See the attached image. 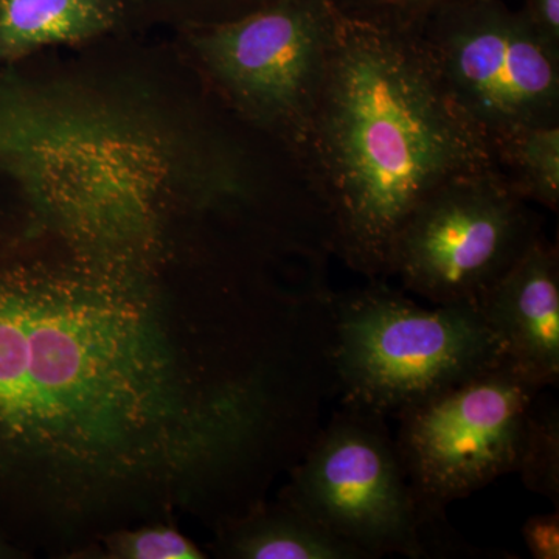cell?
I'll use <instances>...</instances> for the list:
<instances>
[{
	"label": "cell",
	"instance_id": "obj_1",
	"mask_svg": "<svg viewBox=\"0 0 559 559\" xmlns=\"http://www.w3.org/2000/svg\"><path fill=\"white\" fill-rule=\"evenodd\" d=\"M280 428L270 390L187 377L153 310L112 286L0 277V455L229 466Z\"/></svg>",
	"mask_w": 559,
	"mask_h": 559
},
{
	"label": "cell",
	"instance_id": "obj_2",
	"mask_svg": "<svg viewBox=\"0 0 559 559\" xmlns=\"http://www.w3.org/2000/svg\"><path fill=\"white\" fill-rule=\"evenodd\" d=\"M299 154L330 252L369 280L389 277L396 237L429 194L498 170L491 139L444 86L417 21L341 9Z\"/></svg>",
	"mask_w": 559,
	"mask_h": 559
},
{
	"label": "cell",
	"instance_id": "obj_3",
	"mask_svg": "<svg viewBox=\"0 0 559 559\" xmlns=\"http://www.w3.org/2000/svg\"><path fill=\"white\" fill-rule=\"evenodd\" d=\"M331 364L342 404L400 412L503 362L477 304L421 307L384 278L329 296Z\"/></svg>",
	"mask_w": 559,
	"mask_h": 559
},
{
	"label": "cell",
	"instance_id": "obj_4",
	"mask_svg": "<svg viewBox=\"0 0 559 559\" xmlns=\"http://www.w3.org/2000/svg\"><path fill=\"white\" fill-rule=\"evenodd\" d=\"M283 502L367 559L439 558L388 417L377 412L342 404L297 460Z\"/></svg>",
	"mask_w": 559,
	"mask_h": 559
},
{
	"label": "cell",
	"instance_id": "obj_5",
	"mask_svg": "<svg viewBox=\"0 0 559 559\" xmlns=\"http://www.w3.org/2000/svg\"><path fill=\"white\" fill-rule=\"evenodd\" d=\"M540 390L503 360L396 415L401 463L440 546L455 535L447 521L452 502L516 473L525 414Z\"/></svg>",
	"mask_w": 559,
	"mask_h": 559
},
{
	"label": "cell",
	"instance_id": "obj_6",
	"mask_svg": "<svg viewBox=\"0 0 559 559\" xmlns=\"http://www.w3.org/2000/svg\"><path fill=\"white\" fill-rule=\"evenodd\" d=\"M417 21L455 103L491 142L559 124V51L500 0H443Z\"/></svg>",
	"mask_w": 559,
	"mask_h": 559
},
{
	"label": "cell",
	"instance_id": "obj_7",
	"mask_svg": "<svg viewBox=\"0 0 559 559\" xmlns=\"http://www.w3.org/2000/svg\"><path fill=\"white\" fill-rule=\"evenodd\" d=\"M539 237L538 216L499 170L463 176L412 212L389 277L430 305L477 304Z\"/></svg>",
	"mask_w": 559,
	"mask_h": 559
},
{
	"label": "cell",
	"instance_id": "obj_8",
	"mask_svg": "<svg viewBox=\"0 0 559 559\" xmlns=\"http://www.w3.org/2000/svg\"><path fill=\"white\" fill-rule=\"evenodd\" d=\"M336 0H275L200 39L230 97L275 124L299 153L318 109L336 39Z\"/></svg>",
	"mask_w": 559,
	"mask_h": 559
},
{
	"label": "cell",
	"instance_id": "obj_9",
	"mask_svg": "<svg viewBox=\"0 0 559 559\" xmlns=\"http://www.w3.org/2000/svg\"><path fill=\"white\" fill-rule=\"evenodd\" d=\"M477 307L503 360L539 388L559 382V252L546 237L485 294Z\"/></svg>",
	"mask_w": 559,
	"mask_h": 559
},
{
	"label": "cell",
	"instance_id": "obj_10",
	"mask_svg": "<svg viewBox=\"0 0 559 559\" xmlns=\"http://www.w3.org/2000/svg\"><path fill=\"white\" fill-rule=\"evenodd\" d=\"M108 24L103 0H0V53L75 43Z\"/></svg>",
	"mask_w": 559,
	"mask_h": 559
},
{
	"label": "cell",
	"instance_id": "obj_11",
	"mask_svg": "<svg viewBox=\"0 0 559 559\" xmlns=\"http://www.w3.org/2000/svg\"><path fill=\"white\" fill-rule=\"evenodd\" d=\"M229 550L245 559H367L286 502L242 521L231 535Z\"/></svg>",
	"mask_w": 559,
	"mask_h": 559
},
{
	"label": "cell",
	"instance_id": "obj_12",
	"mask_svg": "<svg viewBox=\"0 0 559 559\" xmlns=\"http://www.w3.org/2000/svg\"><path fill=\"white\" fill-rule=\"evenodd\" d=\"M496 165L527 202L558 212L559 124L525 127L492 142Z\"/></svg>",
	"mask_w": 559,
	"mask_h": 559
},
{
	"label": "cell",
	"instance_id": "obj_13",
	"mask_svg": "<svg viewBox=\"0 0 559 559\" xmlns=\"http://www.w3.org/2000/svg\"><path fill=\"white\" fill-rule=\"evenodd\" d=\"M516 473L528 491L559 507V409L540 390L530 403L522 432Z\"/></svg>",
	"mask_w": 559,
	"mask_h": 559
},
{
	"label": "cell",
	"instance_id": "obj_14",
	"mask_svg": "<svg viewBox=\"0 0 559 559\" xmlns=\"http://www.w3.org/2000/svg\"><path fill=\"white\" fill-rule=\"evenodd\" d=\"M114 554L128 559H201L193 540L168 527L140 528L124 533L114 544Z\"/></svg>",
	"mask_w": 559,
	"mask_h": 559
},
{
	"label": "cell",
	"instance_id": "obj_15",
	"mask_svg": "<svg viewBox=\"0 0 559 559\" xmlns=\"http://www.w3.org/2000/svg\"><path fill=\"white\" fill-rule=\"evenodd\" d=\"M522 538L535 559L559 558V511L535 514L522 525Z\"/></svg>",
	"mask_w": 559,
	"mask_h": 559
},
{
	"label": "cell",
	"instance_id": "obj_16",
	"mask_svg": "<svg viewBox=\"0 0 559 559\" xmlns=\"http://www.w3.org/2000/svg\"><path fill=\"white\" fill-rule=\"evenodd\" d=\"M440 2L443 0H349L340 9L352 13L392 14L414 20Z\"/></svg>",
	"mask_w": 559,
	"mask_h": 559
},
{
	"label": "cell",
	"instance_id": "obj_17",
	"mask_svg": "<svg viewBox=\"0 0 559 559\" xmlns=\"http://www.w3.org/2000/svg\"><path fill=\"white\" fill-rule=\"evenodd\" d=\"M522 13L540 38L559 51V0H524Z\"/></svg>",
	"mask_w": 559,
	"mask_h": 559
}]
</instances>
